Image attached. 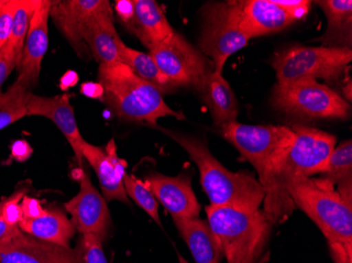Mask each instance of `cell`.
I'll return each mask as SVG.
<instances>
[{
  "label": "cell",
  "instance_id": "6da1fadb",
  "mask_svg": "<svg viewBox=\"0 0 352 263\" xmlns=\"http://www.w3.org/2000/svg\"><path fill=\"white\" fill-rule=\"evenodd\" d=\"M294 140L271 164L261 180L265 192L263 211L272 225L285 222L296 207L290 198L292 185L321 173L337 138L318 128L296 124Z\"/></svg>",
  "mask_w": 352,
  "mask_h": 263
},
{
  "label": "cell",
  "instance_id": "7a4b0ae2",
  "mask_svg": "<svg viewBox=\"0 0 352 263\" xmlns=\"http://www.w3.org/2000/svg\"><path fill=\"white\" fill-rule=\"evenodd\" d=\"M177 142L197 163L204 191L215 207H235L255 211L261 209L265 192L258 180L247 172L229 171L212 155L207 144L193 136L160 128Z\"/></svg>",
  "mask_w": 352,
  "mask_h": 263
},
{
  "label": "cell",
  "instance_id": "3957f363",
  "mask_svg": "<svg viewBox=\"0 0 352 263\" xmlns=\"http://www.w3.org/2000/svg\"><path fill=\"white\" fill-rule=\"evenodd\" d=\"M98 82L104 88L102 102L120 119L155 126L160 118L172 116L185 119L172 110L161 91L136 76L126 65H100Z\"/></svg>",
  "mask_w": 352,
  "mask_h": 263
},
{
  "label": "cell",
  "instance_id": "277c9868",
  "mask_svg": "<svg viewBox=\"0 0 352 263\" xmlns=\"http://www.w3.org/2000/svg\"><path fill=\"white\" fill-rule=\"evenodd\" d=\"M206 213L227 263H260L274 227L263 209L208 205Z\"/></svg>",
  "mask_w": 352,
  "mask_h": 263
},
{
  "label": "cell",
  "instance_id": "5b68a950",
  "mask_svg": "<svg viewBox=\"0 0 352 263\" xmlns=\"http://www.w3.org/2000/svg\"><path fill=\"white\" fill-rule=\"evenodd\" d=\"M289 193L296 209L307 214L327 241L352 250V209L333 185L322 178H305L292 185Z\"/></svg>",
  "mask_w": 352,
  "mask_h": 263
},
{
  "label": "cell",
  "instance_id": "8992f818",
  "mask_svg": "<svg viewBox=\"0 0 352 263\" xmlns=\"http://www.w3.org/2000/svg\"><path fill=\"white\" fill-rule=\"evenodd\" d=\"M351 60L349 47L292 45L276 52L271 65L278 84L318 79L334 84L346 74Z\"/></svg>",
  "mask_w": 352,
  "mask_h": 263
},
{
  "label": "cell",
  "instance_id": "52a82bcc",
  "mask_svg": "<svg viewBox=\"0 0 352 263\" xmlns=\"http://www.w3.org/2000/svg\"><path fill=\"white\" fill-rule=\"evenodd\" d=\"M271 102L278 110L298 117L345 120L350 116L349 102L316 80L278 84Z\"/></svg>",
  "mask_w": 352,
  "mask_h": 263
},
{
  "label": "cell",
  "instance_id": "ba28073f",
  "mask_svg": "<svg viewBox=\"0 0 352 263\" xmlns=\"http://www.w3.org/2000/svg\"><path fill=\"white\" fill-rule=\"evenodd\" d=\"M203 17L199 47L206 57H210L214 72L221 74L229 57L249 41L239 21V1L207 3Z\"/></svg>",
  "mask_w": 352,
  "mask_h": 263
},
{
  "label": "cell",
  "instance_id": "9c48e42d",
  "mask_svg": "<svg viewBox=\"0 0 352 263\" xmlns=\"http://www.w3.org/2000/svg\"><path fill=\"white\" fill-rule=\"evenodd\" d=\"M221 134L258 172V181L271 164L294 142V130L282 126H248L231 122L221 126Z\"/></svg>",
  "mask_w": 352,
  "mask_h": 263
},
{
  "label": "cell",
  "instance_id": "30bf717a",
  "mask_svg": "<svg viewBox=\"0 0 352 263\" xmlns=\"http://www.w3.org/2000/svg\"><path fill=\"white\" fill-rule=\"evenodd\" d=\"M149 51L173 88L191 86L197 89L204 77L214 71L212 61L176 32Z\"/></svg>",
  "mask_w": 352,
  "mask_h": 263
},
{
  "label": "cell",
  "instance_id": "8fae6325",
  "mask_svg": "<svg viewBox=\"0 0 352 263\" xmlns=\"http://www.w3.org/2000/svg\"><path fill=\"white\" fill-rule=\"evenodd\" d=\"M80 190L65 203L72 217V225L82 234H94L104 241L111 229V215L106 199L91 183L88 174L80 170Z\"/></svg>",
  "mask_w": 352,
  "mask_h": 263
},
{
  "label": "cell",
  "instance_id": "7c38bea8",
  "mask_svg": "<svg viewBox=\"0 0 352 263\" xmlns=\"http://www.w3.org/2000/svg\"><path fill=\"white\" fill-rule=\"evenodd\" d=\"M111 9L107 0L52 1L50 17L75 52L85 58L90 53L84 41L87 25L95 15Z\"/></svg>",
  "mask_w": 352,
  "mask_h": 263
},
{
  "label": "cell",
  "instance_id": "4fadbf2b",
  "mask_svg": "<svg viewBox=\"0 0 352 263\" xmlns=\"http://www.w3.org/2000/svg\"><path fill=\"white\" fill-rule=\"evenodd\" d=\"M0 263H76L74 250L21 232L0 242Z\"/></svg>",
  "mask_w": 352,
  "mask_h": 263
},
{
  "label": "cell",
  "instance_id": "5bb4252c",
  "mask_svg": "<svg viewBox=\"0 0 352 263\" xmlns=\"http://www.w3.org/2000/svg\"><path fill=\"white\" fill-rule=\"evenodd\" d=\"M144 183L156 201L171 214L172 218H199L201 205L192 190L189 176L182 174L177 177H170L151 173Z\"/></svg>",
  "mask_w": 352,
  "mask_h": 263
},
{
  "label": "cell",
  "instance_id": "9a60e30c",
  "mask_svg": "<svg viewBox=\"0 0 352 263\" xmlns=\"http://www.w3.org/2000/svg\"><path fill=\"white\" fill-rule=\"evenodd\" d=\"M82 156L98 175L104 198L107 201H118L130 205L124 185L126 162L118 157L114 140L111 139L104 150L86 141L82 146Z\"/></svg>",
  "mask_w": 352,
  "mask_h": 263
},
{
  "label": "cell",
  "instance_id": "2e32d148",
  "mask_svg": "<svg viewBox=\"0 0 352 263\" xmlns=\"http://www.w3.org/2000/svg\"><path fill=\"white\" fill-rule=\"evenodd\" d=\"M51 3L52 1L49 0H41L38 7L32 16L23 54L17 67L19 78L25 81L31 89L38 82L41 62L49 45L47 23L50 17Z\"/></svg>",
  "mask_w": 352,
  "mask_h": 263
},
{
  "label": "cell",
  "instance_id": "e0dca14e",
  "mask_svg": "<svg viewBox=\"0 0 352 263\" xmlns=\"http://www.w3.org/2000/svg\"><path fill=\"white\" fill-rule=\"evenodd\" d=\"M28 115L43 116L52 120L72 146L77 163L82 168V146L86 141L79 132L68 95L43 97L32 94L28 102Z\"/></svg>",
  "mask_w": 352,
  "mask_h": 263
},
{
  "label": "cell",
  "instance_id": "ac0fdd59",
  "mask_svg": "<svg viewBox=\"0 0 352 263\" xmlns=\"http://www.w3.org/2000/svg\"><path fill=\"white\" fill-rule=\"evenodd\" d=\"M239 21L249 39L282 31L296 23L274 0L239 1Z\"/></svg>",
  "mask_w": 352,
  "mask_h": 263
},
{
  "label": "cell",
  "instance_id": "d6986e66",
  "mask_svg": "<svg viewBox=\"0 0 352 263\" xmlns=\"http://www.w3.org/2000/svg\"><path fill=\"white\" fill-rule=\"evenodd\" d=\"M118 36L114 27L112 9L95 15L84 33V41L89 52L100 65H113L120 63L118 57Z\"/></svg>",
  "mask_w": 352,
  "mask_h": 263
},
{
  "label": "cell",
  "instance_id": "ffe728a7",
  "mask_svg": "<svg viewBox=\"0 0 352 263\" xmlns=\"http://www.w3.org/2000/svg\"><path fill=\"white\" fill-rule=\"evenodd\" d=\"M195 90L210 110L215 124L221 126L236 122L239 102L223 75L212 71L204 77Z\"/></svg>",
  "mask_w": 352,
  "mask_h": 263
},
{
  "label": "cell",
  "instance_id": "44dd1931",
  "mask_svg": "<svg viewBox=\"0 0 352 263\" xmlns=\"http://www.w3.org/2000/svg\"><path fill=\"white\" fill-rule=\"evenodd\" d=\"M135 11L128 30L151 50L174 34L162 8L154 0H134Z\"/></svg>",
  "mask_w": 352,
  "mask_h": 263
},
{
  "label": "cell",
  "instance_id": "7402d4cb",
  "mask_svg": "<svg viewBox=\"0 0 352 263\" xmlns=\"http://www.w3.org/2000/svg\"><path fill=\"white\" fill-rule=\"evenodd\" d=\"M173 221L195 263H221L223 255L207 221L199 218H173Z\"/></svg>",
  "mask_w": 352,
  "mask_h": 263
},
{
  "label": "cell",
  "instance_id": "603a6c76",
  "mask_svg": "<svg viewBox=\"0 0 352 263\" xmlns=\"http://www.w3.org/2000/svg\"><path fill=\"white\" fill-rule=\"evenodd\" d=\"M316 3L328 19L327 31L318 39L323 45L322 47L351 49V0H322Z\"/></svg>",
  "mask_w": 352,
  "mask_h": 263
},
{
  "label": "cell",
  "instance_id": "cb8c5ba5",
  "mask_svg": "<svg viewBox=\"0 0 352 263\" xmlns=\"http://www.w3.org/2000/svg\"><path fill=\"white\" fill-rule=\"evenodd\" d=\"M19 227L23 232L47 242L70 248V241L75 234V227L68 217L58 209H45L39 218L23 219Z\"/></svg>",
  "mask_w": 352,
  "mask_h": 263
},
{
  "label": "cell",
  "instance_id": "d4e9b609",
  "mask_svg": "<svg viewBox=\"0 0 352 263\" xmlns=\"http://www.w3.org/2000/svg\"><path fill=\"white\" fill-rule=\"evenodd\" d=\"M118 57L120 63L126 65L136 76L155 87L162 94L174 89L158 69L151 55L126 47L122 39L118 41Z\"/></svg>",
  "mask_w": 352,
  "mask_h": 263
},
{
  "label": "cell",
  "instance_id": "484cf974",
  "mask_svg": "<svg viewBox=\"0 0 352 263\" xmlns=\"http://www.w3.org/2000/svg\"><path fill=\"white\" fill-rule=\"evenodd\" d=\"M31 95L29 84L19 77L6 92H0V130L28 116Z\"/></svg>",
  "mask_w": 352,
  "mask_h": 263
},
{
  "label": "cell",
  "instance_id": "4316f807",
  "mask_svg": "<svg viewBox=\"0 0 352 263\" xmlns=\"http://www.w3.org/2000/svg\"><path fill=\"white\" fill-rule=\"evenodd\" d=\"M322 179L336 185L352 180V141L346 140L334 148L325 168L320 173Z\"/></svg>",
  "mask_w": 352,
  "mask_h": 263
},
{
  "label": "cell",
  "instance_id": "83f0119b",
  "mask_svg": "<svg viewBox=\"0 0 352 263\" xmlns=\"http://www.w3.org/2000/svg\"><path fill=\"white\" fill-rule=\"evenodd\" d=\"M41 0H19L17 9L14 14L13 25H12L11 36L8 43L13 45L17 54H23V45L29 32L32 16L38 7Z\"/></svg>",
  "mask_w": 352,
  "mask_h": 263
},
{
  "label": "cell",
  "instance_id": "f1b7e54d",
  "mask_svg": "<svg viewBox=\"0 0 352 263\" xmlns=\"http://www.w3.org/2000/svg\"><path fill=\"white\" fill-rule=\"evenodd\" d=\"M124 185L126 195L133 199L134 203L140 209H144L158 225H161V217L158 214V201L145 183H142L136 176L126 173L124 176Z\"/></svg>",
  "mask_w": 352,
  "mask_h": 263
},
{
  "label": "cell",
  "instance_id": "f546056e",
  "mask_svg": "<svg viewBox=\"0 0 352 263\" xmlns=\"http://www.w3.org/2000/svg\"><path fill=\"white\" fill-rule=\"evenodd\" d=\"M76 263H108L100 237L82 234L74 250Z\"/></svg>",
  "mask_w": 352,
  "mask_h": 263
},
{
  "label": "cell",
  "instance_id": "4dcf8cb0",
  "mask_svg": "<svg viewBox=\"0 0 352 263\" xmlns=\"http://www.w3.org/2000/svg\"><path fill=\"white\" fill-rule=\"evenodd\" d=\"M27 193V190L23 189L16 191L9 198L5 199L3 209H1V217L6 222L10 225H19L23 220V211H21V201L23 196Z\"/></svg>",
  "mask_w": 352,
  "mask_h": 263
},
{
  "label": "cell",
  "instance_id": "1f68e13d",
  "mask_svg": "<svg viewBox=\"0 0 352 263\" xmlns=\"http://www.w3.org/2000/svg\"><path fill=\"white\" fill-rule=\"evenodd\" d=\"M19 61L21 56L17 54L13 45L9 43H6L0 50V92L12 71L19 67Z\"/></svg>",
  "mask_w": 352,
  "mask_h": 263
},
{
  "label": "cell",
  "instance_id": "d6a6232c",
  "mask_svg": "<svg viewBox=\"0 0 352 263\" xmlns=\"http://www.w3.org/2000/svg\"><path fill=\"white\" fill-rule=\"evenodd\" d=\"M17 3L19 0H10V1H5L0 8V50L11 36L14 14L17 9Z\"/></svg>",
  "mask_w": 352,
  "mask_h": 263
},
{
  "label": "cell",
  "instance_id": "836d02e7",
  "mask_svg": "<svg viewBox=\"0 0 352 263\" xmlns=\"http://www.w3.org/2000/svg\"><path fill=\"white\" fill-rule=\"evenodd\" d=\"M274 3L284 10L294 21H302L309 13L311 1L308 0H274Z\"/></svg>",
  "mask_w": 352,
  "mask_h": 263
},
{
  "label": "cell",
  "instance_id": "e575fe53",
  "mask_svg": "<svg viewBox=\"0 0 352 263\" xmlns=\"http://www.w3.org/2000/svg\"><path fill=\"white\" fill-rule=\"evenodd\" d=\"M21 207L23 211V219H27V220L39 218L45 211L38 199L27 195L23 196L21 199Z\"/></svg>",
  "mask_w": 352,
  "mask_h": 263
},
{
  "label": "cell",
  "instance_id": "d590c367",
  "mask_svg": "<svg viewBox=\"0 0 352 263\" xmlns=\"http://www.w3.org/2000/svg\"><path fill=\"white\" fill-rule=\"evenodd\" d=\"M135 11V1L134 0H118L116 1V12L118 14L120 23L128 29Z\"/></svg>",
  "mask_w": 352,
  "mask_h": 263
},
{
  "label": "cell",
  "instance_id": "8d00e7d4",
  "mask_svg": "<svg viewBox=\"0 0 352 263\" xmlns=\"http://www.w3.org/2000/svg\"><path fill=\"white\" fill-rule=\"evenodd\" d=\"M330 256L334 263H352V250L342 243L328 241Z\"/></svg>",
  "mask_w": 352,
  "mask_h": 263
},
{
  "label": "cell",
  "instance_id": "74e56055",
  "mask_svg": "<svg viewBox=\"0 0 352 263\" xmlns=\"http://www.w3.org/2000/svg\"><path fill=\"white\" fill-rule=\"evenodd\" d=\"M12 156L17 161L23 162L29 159L30 156L33 153V149L25 140H17L12 144Z\"/></svg>",
  "mask_w": 352,
  "mask_h": 263
},
{
  "label": "cell",
  "instance_id": "f35d334b",
  "mask_svg": "<svg viewBox=\"0 0 352 263\" xmlns=\"http://www.w3.org/2000/svg\"><path fill=\"white\" fill-rule=\"evenodd\" d=\"M80 93L89 98L102 100L104 96V88L100 82H85L80 86Z\"/></svg>",
  "mask_w": 352,
  "mask_h": 263
},
{
  "label": "cell",
  "instance_id": "ab89813d",
  "mask_svg": "<svg viewBox=\"0 0 352 263\" xmlns=\"http://www.w3.org/2000/svg\"><path fill=\"white\" fill-rule=\"evenodd\" d=\"M21 231V227L19 225H10L9 223L3 220V217L0 215V242L9 237L14 236Z\"/></svg>",
  "mask_w": 352,
  "mask_h": 263
},
{
  "label": "cell",
  "instance_id": "60d3db41",
  "mask_svg": "<svg viewBox=\"0 0 352 263\" xmlns=\"http://www.w3.org/2000/svg\"><path fill=\"white\" fill-rule=\"evenodd\" d=\"M77 82H78V74L74 71H68L66 74L61 77L59 87H60L61 90L67 91L76 86Z\"/></svg>",
  "mask_w": 352,
  "mask_h": 263
},
{
  "label": "cell",
  "instance_id": "b9f144b4",
  "mask_svg": "<svg viewBox=\"0 0 352 263\" xmlns=\"http://www.w3.org/2000/svg\"><path fill=\"white\" fill-rule=\"evenodd\" d=\"M3 203H5V199H3V201H0V211H1V209H3Z\"/></svg>",
  "mask_w": 352,
  "mask_h": 263
},
{
  "label": "cell",
  "instance_id": "7bdbcfd3",
  "mask_svg": "<svg viewBox=\"0 0 352 263\" xmlns=\"http://www.w3.org/2000/svg\"><path fill=\"white\" fill-rule=\"evenodd\" d=\"M179 261H181V263H188L187 261L185 260V259H183V257L179 256Z\"/></svg>",
  "mask_w": 352,
  "mask_h": 263
},
{
  "label": "cell",
  "instance_id": "ee69618b",
  "mask_svg": "<svg viewBox=\"0 0 352 263\" xmlns=\"http://www.w3.org/2000/svg\"><path fill=\"white\" fill-rule=\"evenodd\" d=\"M3 3H5V0H0V8H1V5H3Z\"/></svg>",
  "mask_w": 352,
  "mask_h": 263
}]
</instances>
